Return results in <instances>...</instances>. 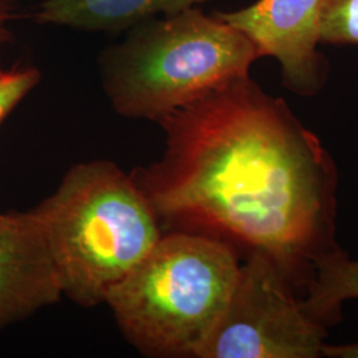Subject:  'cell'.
I'll list each match as a JSON object with an SVG mask.
<instances>
[{"label": "cell", "instance_id": "cell-13", "mask_svg": "<svg viewBox=\"0 0 358 358\" xmlns=\"http://www.w3.org/2000/svg\"><path fill=\"white\" fill-rule=\"evenodd\" d=\"M322 356L329 358H358V343L329 345L322 348Z\"/></svg>", "mask_w": 358, "mask_h": 358}, {"label": "cell", "instance_id": "cell-10", "mask_svg": "<svg viewBox=\"0 0 358 358\" xmlns=\"http://www.w3.org/2000/svg\"><path fill=\"white\" fill-rule=\"evenodd\" d=\"M321 44L358 45V0H322Z\"/></svg>", "mask_w": 358, "mask_h": 358}, {"label": "cell", "instance_id": "cell-12", "mask_svg": "<svg viewBox=\"0 0 358 358\" xmlns=\"http://www.w3.org/2000/svg\"><path fill=\"white\" fill-rule=\"evenodd\" d=\"M15 11H16L15 0H0V51L13 38L10 23L15 17Z\"/></svg>", "mask_w": 358, "mask_h": 358}, {"label": "cell", "instance_id": "cell-1", "mask_svg": "<svg viewBox=\"0 0 358 358\" xmlns=\"http://www.w3.org/2000/svg\"><path fill=\"white\" fill-rule=\"evenodd\" d=\"M165 152L131 176L170 231L259 251L294 289L336 251L338 173L320 138L250 76L158 122Z\"/></svg>", "mask_w": 358, "mask_h": 358}, {"label": "cell", "instance_id": "cell-11", "mask_svg": "<svg viewBox=\"0 0 358 358\" xmlns=\"http://www.w3.org/2000/svg\"><path fill=\"white\" fill-rule=\"evenodd\" d=\"M40 78V71L34 66L13 65L10 69L0 68V125L38 87Z\"/></svg>", "mask_w": 358, "mask_h": 358}, {"label": "cell", "instance_id": "cell-3", "mask_svg": "<svg viewBox=\"0 0 358 358\" xmlns=\"http://www.w3.org/2000/svg\"><path fill=\"white\" fill-rule=\"evenodd\" d=\"M99 57L103 88L115 112L159 122L185 105L241 77L259 51L219 16L192 7L129 28Z\"/></svg>", "mask_w": 358, "mask_h": 358}, {"label": "cell", "instance_id": "cell-8", "mask_svg": "<svg viewBox=\"0 0 358 358\" xmlns=\"http://www.w3.org/2000/svg\"><path fill=\"white\" fill-rule=\"evenodd\" d=\"M206 1L208 0H44L34 19L40 24L88 32H120Z\"/></svg>", "mask_w": 358, "mask_h": 358}, {"label": "cell", "instance_id": "cell-6", "mask_svg": "<svg viewBox=\"0 0 358 358\" xmlns=\"http://www.w3.org/2000/svg\"><path fill=\"white\" fill-rule=\"evenodd\" d=\"M322 0H256L236 11L215 13L250 38L260 57L279 62L284 85L313 97L328 80V62L319 51Z\"/></svg>", "mask_w": 358, "mask_h": 358}, {"label": "cell", "instance_id": "cell-5", "mask_svg": "<svg viewBox=\"0 0 358 358\" xmlns=\"http://www.w3.org/2000/svg\"><path fill=\"white\" fill-rule=\"evenodd\" d=\"M327 336V327L308 315L275 262L251 251L196 357L317 358Z\"/></svg>", "mask_w": 358, "mask_h": 358}, {"label": "cell", "instance_id": "cell-9", "mask_svg": "<svg viewBox=\"0 0 358 358\" xmlns=\"http://www.w3.org/2000/svg\"><path fill=\"white\" fill-rule=\"evenodd\" d=\"M306 289L301 304L308 315L325 327L338 322L343 304L358 299V259L341 248L321 257Z\"/></svg>", "mask_w": 358, "mask_h": 358}, {"label": "cell", "instance_id": "cell-4", "mask_svg": "<svg viewBox=\"0 0 358 358\" xmlns=\"http://www.w3.org/2000/svg\"><path fill=\"white\" fill-rule=\"evenodd\" d=\"M239 268V252L231 244L170 231L109 291L105 304L142 355L196 357L230 299Z\"/></svg>", "mask_w": 358, "mask_h": 358}, {"label": "cell", "instance_id": "cell-7", "mask_svg": "<svg viewBox=\"0 0 358 358\" xmlns=\"http://www.w3.org/2000/svg\"><path fill=\"white\" fill-rule=\"evenodd\" d=\"M62 296L34 213L0 214V331L60 301Z\"/></svg>", "mask_w": 358, "mask_h": 358}, {"label": "cell", "instance_id": "cell-2", "mask_svg": "<svg viewBox=\"0 0 358 358\" xmlns=\"http://www.w3.org/2000/svg\"><path fill=\"white\" fill-rule=\"evenodd\" d=\"M43 230L63 296L78 306L105 303L161 238L146 196L110 161L68 170L57 190L31 210Z\"/></svg>", "mask_w": 358, "mask_h": 358}]
</instances>
